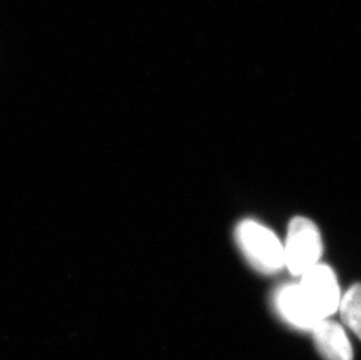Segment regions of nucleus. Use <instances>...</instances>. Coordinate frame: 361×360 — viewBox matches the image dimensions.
I'll return each mask as SVG.
<instances>
[{"mask_svg":"<svg viewBox=\"0 0 361 360\" xmlns=\"http://www.w3.org/2000/svg\"><path fill=\"white\" fill-rule=\"evenodd\" d=\"M276 304L281 315L300 329H312L321 322L307 306L298 284L283 287L277 294Z\"/></svg>","mask_w":361,"mask_h":360,"instance_id":"39448f33","label":"nucleus"},{"mask_svg":"<svg viewBox=\"0 0 361 360\" xmlns=\"http://www.w3.org/2000/svg\"><path fill=\"white\" fill-rule=\"evenodd\" d=\"M338 309L343 323L361 340V284H355L345 292Z\"/></svg>","mask_w":361,"mask_h":360,"instance_id":"423d86ee","label":"nucleus"},{"mask_svg":"<svg viewBox=\"0 0 361 360\" xmlns=\"http://www.w3.org/2000/svg\"><path fill=\"white\" fill-rule=\"evenodd\" d=\"M307 306L323 320L336 313L341 302L337 276L326 265H316L302 275L298 284Z\"/></svg>","mask_w":361,"mask_h":360,"instance_id":"7ed1b4c3","label":"nucleus"},{"mask_svg":"<svg viewBox=\"0 0 361 360\" xmlns=\"http://www.w3.org/2000/svg\"><path fill=\"white\" fill-rule=\"evenodd\" d=\"M236 239L245 258L259 272H275L284 265V248L269 228L254 220L242 221Z\"/></svg>","mask_w":361,"mask_h":360,"instance_id":"f257e3e1","label":"nucleus"},{"mask_svg":"<svg viewBox=\"0 0 361 360\" xmlns=\"http://www.w3.org/2000/svg\"><path fill=\"white\" fill-rule=\"evenodd\" d=\"M314 344L326 360H353V350L344 328L334 320H321L312 328Z\"/></svg>","mask_w":361,"mask_h":360,"instance_id":"20e7f679","label":"nucleus"},{"mask_svg":"<svg viewBox=\"0 0 361 360\" xmlns=\"http://www.w3.org/2000/svg\"><path fill=\"white\" fill-rule=\"evenodd\" d=\"M284 248V265L293 275H303L318 265L323 253V242L317 226L307 217L291 220Z\"/></svg>","mask_w":361,"mask_h":360,"instance_id":"f03ea898","label":"nucleus"}]
</instances>
